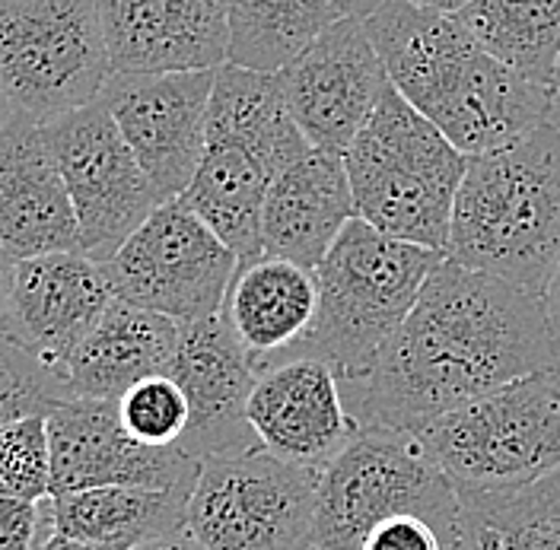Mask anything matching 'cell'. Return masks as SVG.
I'll list each match as a JSON object with an SVG mask.
<instances>
[{
  "label": "cell",
  "mask_w": 560,
  "mask_h": 550,
  "mask_svg": "<svg viewBox=\"0 0 560 550\" xmlns=\"http://www.w3.org/2000/svg\"><path fill=\"white\" fill-rule=\"evenodd\" d=\"M357 217L345 156L310 147L268 185L261 210L265 255L318 268L328 248Z\"/></svg>",
  "instance_id": "cell-20"
},
{
  "label": "cell",
  "mask_w": 560,
  "mask_h": 550,
  "mask_svg": "<svg viewBox=\"0 0 560 550\" xmlns=\"http://www.w3.org/2000/svg\"><path fill=\"white\" fill-rule=\"evenodd\" d=\"M446 258L541 293L560 261V128L468 156Z\"/></svg>",
  "instance_id": "cell-3"
},
{
  "label": "cell",
  "mask_w": 560,
  "mask_h": 550,
  "mask_svg": "<svg viewBox=\"0 0 560 550\" xmlns=\"http://www.w3.org/2000/svg\"><path fill=\"white\" fill-rule=\"evenodd\" d=\"M541 306H545V325H548V341H551V356L555 370H560V261L551 271L545 290H541Z\"/></svg>",
  "instance_id": "cell-34"
},
{
  "label": "cell",
  "mask_w": 560,
  "mask_h": 550,
  "mask_svg": "<svg viewBox=\"0 0 560 550\" xmlns=\"http://www.w3.org/2000/svg\"><path fill=\"white\" fill-rule=\"evenodd\" d=\"M551 86H555V93L560 96V58H558V68H555V83H551Z\"/></svg>",
  "instance_id": "cell-41"
},
{
  "label": "cell",
  "mask_w": 560,
  "mask_h": 550,
  "mask_svg": "<svg viewBox=\"0 0 560 550\" xmlns=\"http://www.w3.org/2000/svg\"><path fill=\"white\" fill-rule=\"evenodd\" d=\"M245 417L261 446L310 471H322L360 433L338 373L313 356L268 363Z\"/></svg>",
  "instance_id": "cell-17"
},
{
  "label": "cell",
  "mask_w": 560,
  "mask_h": 550,
  "mask_svg": "<svg viewBox=\"0 0 560 550\" xmlns=\"http://www.w3.org/2000/svg\"><path fill=\"white\" fill-rule=\"evenodd\" d=\"M366 30L392 86L462 153H490L551 125L558 93L497 61L455 13L385 0Z\"/></svg>",
  "instance_id": "cell-2"
},
{
  "label": "cell",
  "mask_w": 560,
  "mask_h": 550,
  "mask_svg": "<svg viewBox=\"0 0 560 550\" xmlns=\"http://www.w3.org/2000/svg\"><path fill=\"white\" fill-rule=\"evenodd\" d=\"M103 268L115 300L191 325L223 309L243 261L175 198L156 207Z\"/></svg>",
  "instance_id": "cell-10"
},
{
  "label": "cell",
  "mask_w": 560,
  "mask_h": 550,
  "mask_svg": "<svg viewBox=\"0 0 560 550\" xmlns=\"http://www.w3.org/2000/svg\"><path fill=\"white\" fill-rule=\"evenodd\" d=\"M443 261V251L395 239L353 217L315 268L318 309L310 335L280 360L313 356L328 363L341 382L363 378Z\"/></svg>",
  "instance_id": "cell-4"
},
{
  "label": "cell",
  "mask_w": 560,
  "mask_h": 550,
  "mask_svg": "<svg viewBox=\"0 0 560 550\" xmlns=\"http://www.w3.org/2000/svg\"><path fill=\"white\" fill-rule=\"evenodd\" d=\"M51 522V518H48ZM35 550H131L128 545H100V541H83V538H70L65 531H55L48 525V531L42 535V541Z\"/></svg>",
  "instance_id": "cell-35"
},
{
  "label": "cell",
  "mask_w": 560,
  "mask_h": 550,
  "mask_svg": "<svg viewBox=\"0 0 560 550\" xmlns=\"http://www.w3.org/2000/svg\"><path fill=\"white\" fill-rule=\"evenodd\" d=\"M541 370H555L541 293L446 258L373 370L341 391L360 430L418 433Z\"/></svg>",
  "instance_id": "cell-1"
},
{
  "label": "cell",
  "mask_w": 560,
  "mask_h": 550,
  "mask_svg": "<svg viewBox=\"0 0 560 550\" xmlns=\"http://www.w3.org/2000/svg\"><path fill=\"white\" fill-rule=\"evenodd\" d=\"M16 265H20V258L0 242V321H3L7 306H10V293H13V280H16Z\"/></svg>",
  "instance_id": "cell-37"
},
{
  "label": "cell",
  "mask_w": 560,
  "mask_h": 550,
  "mask_svg": "<svg viewBox=\"0 0 560 550\" xmlns=\"http://www.w3.org/2000/svg\"><path fill=\"white\" fill-rule=\"evenodd\" d=\"M315 309L318 280L313 268L275 255H261L240 268L223 303L236 335L255 353L261 370L310 335Z\"/></svg>",
  "instance_id": "cell-22"
},
{
  "label": "cell",
  "mask_w": 560,
  "mask_h": 550,
  "mask_svg": "<svg viewBox=\"0 0 560 550\" xmlns=\"http://www.w3.org/2000/svg\"><path fill=\"white\" fill-rule=\"evenodd\" d=\"M112 73L217 70L230 51L226 0H100Z\"/></svg>",
  "instance_id": "cell-18"
},
{
  "label": "cell",
  "mask_w": 560,
  "mask_h": 550,
  "mask_svg": "<svg viewBox=\"0 0 560 550\" xmlns=\"http://www.w3.org/2000/svg\"><path fill=\"white\" fill-rule=\"evenodd\" d=\"M278 80L306 140L338 156L348 153L392 83L360 16L335 20Z\"/></svg>",
  "instance_id": "cell-13"
},
{
  "label": "cell",
  "mask_w": 560,
  "mask_h": 550,
  "mask_svg": "<svg viewBox=\"0 0 560 550\" xmlns=\"http://www.w3.org/2000/svg\"><path fill=\"white\" fill-rule=\"evenodd\" d=\"M318 471L255 443L201 458L185 528L208 550H313Z\"/></svg>",
  "instance_id": "cell-9"
},
{
  "label": "cell",
  "mask_w": 560,
  "mask_h": 550,
  "mask_svg": "<svg viewBox=\"0 0 560 550\" xmlns=\"http://www.w3.org/2000/svg\"><path fill=\"white\" fill-rule=\"evenodd\" d=\"M208 140H226L255 153L271 175L313 147L287 108L278 73L240 68L233 61L217 68Z\"/></svg>",
  "instance_id": "cell-23"
},
{
  "label": "cell",
  "mask_w": 560,
  "mask_h": 550,
  "mask_svg": "<svg viewBox=\"0 0 560 550\" xmlns=\"http://www.w3.org/2000/svg\"><path fill=\"white\" fill-rule=\"evenodd\" d=\"M182 325L115 300L61 370L70 398L118 401L131 385L170 373Z\"/></svg>",
  "instance_id": "cell-21"
},
{
  "label": "cell",
  "mask_w": 560,
  "mask_h": 550,
  "mask_svg": "<svg viewBox=\"0 0 560 550\" xmlns=\"http://www.w3.org/2000/svg\"><path fill=\"white\" fill-rule=\"evenodd\" d=\"M453 550H560V471L516 493L462 496Z\"/></svg>",
  "instance_id": "cell-28"
},
{
  "label": "cell",
  "mask_w": 560,
  "mask_h": 550,
  "mask_svg": "<svg viewBox=\"0 0 560 550\" xmlns=\"http://www.w3.org/2000/svg\"><path fill=\"white\" fill-rule=\"evenodd\" d=\"M131 550H208L188 528H178L170 535H160V538H150V541H140Z\"/></svg>",
  "instance_id": "cell-36"
},
{
  "label": "cell",
  "mask_w": 560,
  "mask_h": 550,
  "mask_svg": "<svg viewBox=\"0 0 560 550\" xmlns=\"http://www.w3.org/2000/svg\"><path fill=\"white\" fill-rule=\"evenodd\" d=\"M497 61L555 90L560 58V0H471L455 13Z\"/></svg>",
  "instance_id": "cell-26"
},
{
  "label": "cell",
  "mask_w": 560,
  "mask_h": 550,
  "mask_svg": "<svg viewBox=\"0 0 560 550\" xmlns=\"http://www.w3.org/2000/svg\"><path fill=\"white\" fill-rule=\"evenodd\" d=\"M191 490H153V487H90L58 493L48 500V518L55 531L70 538L100 541V545H128L160 538L185 528Z\"/></svg>",
  "instance_id": "cell-25"
},
{
  "label": "cell",
  "mask_w": 560,
  "mask_h": 550,
  "mask_svg": "<svg viewBox=\"0 0 560 550\" xmlns=\"http://www.w3.org/2000/svg\"><path fill=\"white\" fill-rule=\"evenodd\" d=\"M328 3L335 7L338 16H360V20H366L370 13H376L383 7L385 0H328Z\"/></svg>",
  "instance_id": "cell-38"
},
{
  "label": "cell",
  "mask_w": 560,
  "mask_h": 550,
  "mask_svg": "<svg viewBox=\"0 0 560 550\" xmlns=\"http://www.w3.org/2000/svg\"><path fill=\"white\" fill-rule=\"evenodd\" d=\"M213 80L217 70H115L105 80L100 100L163 204L182 198L205 160Z\"/></svg>",
  "instance_id": "cell-12"
},
{
  "label": "cell",
  "mask_w": 560,
  "mask_h": 550,
  "mask_svg": "<svg viewBox=\"0 0 560 550\" xmlns=\"http://www.w3.org/2000/svg\"><path fill=\"white\" fill-rule=\"evenodd\" d=\"M363 550H446L430 522L418 516H395L376 525Z\"/></svg>",
  "instance_id": "cell-33"
},
{
  "label": "cell",
  "mask_w": 560,
  "mask_h": 550,
  "mask_svg": "<svg viewBox=\"0 0 560 550\" xmlns=\"http://www.w3.org/2000/svg\"><path fill=\"white\" fill-rule=\"evenodd\" d=\"M462 496L516 493L560 471V370L516 378L415 433Z\"/></svg>",
  "instance_id": "cell-7"
},
{
  "label": "cell",
  "mask_w": 560,
  "mask_h": 550,
  "mask_svg": "<svg viewBox=\"0 0 560 550\" xmlns=\"http://www.w3.org/2000/svg\"><path fill=\"white\" fill-rule=\"evenodd\" d=\"M271 178V169L255 153L226 140H208L205 160L178 201L195 210L245 268L265 255L261 210Z\"/></svg>",
  "instance_id": "cell-24"
},
{
  "label": "cell",
  "mask_w": 560,
  "mask_h": 550,
  "mask_svg": "<svg viewBox=\"0 0 560 550\" xmlns=\"http://www.w3.org/2000/svg\"><path fill=\"white\" fill-rule=\"evenodd\" d=\"M125 430L143 446H178L188 430V398L173 376H150L118 398Z\"/></svg>",
  "instance_id": "cell-31"
},
{
  "label": "cell",
  "mask_w": 560,
  "mask_h": 550,
  "mask_svg": "<svg viewBox=\"0 0 560 550\" xmlns=\"http://www.w3.org/2000/svg\"><path fill=\"white\" fill-rule=\"evenodd\" d=\"M226 61L261 73H280L341 20L328 0H226Z\"/></svg>",
  "instance_id": "cell-27"
},
{
  "label": "cell",
  "mask_w": 560,
  "mask_h": 550,
  "mask_svg": "<svg viewBox=\"0 0 560 550\" xmlns=\"http://www.w3.org/2000/svg\"><path fill=\"white\" fill-rule=\"evenodd\" d=\"M112 303L115 290L103 261L83 251L35 255L16 265L0 331L61 373Z\"/></svg>",
  "instance_id": "cell-16"
},
{
  "label": "cell",
  "mask_w": 560,
  "mask_h": 550,
  "mask_svg": "<svg viewBox=\"0 0 560 550\" xmlns=\"http://www.w3.org/2000/svg\"><path fill=\"white\" fill-rule=\"evenodd\" d=\"M68 395L58 370L0 331V426L23 417H48Z\"/></svg>",
  "instance_id": "cell-29"
},
{
  "label": "cell",
  "mask_w": 560,
  "mask_h": 550,
  "mask_svg": "<svg viewBox=\"0 0 560 550\" xmlns=\"http://www.w3.org/2000/svg\"><path fill=\"white\" fill-rule=\"evenodd\" d=\"M42 134L68 185L80 251L108 261L163 198L103 100L42 121Z\"/></svg>",
  "instance_id": "cell-11"
},
{
  "label": "cell",
  "mask_w": 560,
  "mask_h": 550,
  "mask_svg": "<svg viewBox=\"0 0 560 550\" xmlns=\"http://www.w3.org/2000/svg\"><path fill=\"white\" fill-rule=\"evenodd\" d=\"M423 7H433V10H443V13H458L462 7H468L471 0H415Z\"/></svg>",
  "instance_id": "cell-39"
},
{
  "label": "cell",
  "mask_w": 560,
  "mask_h": 550,
  "mask_svg": "<svg viewBox=\"0 0 560 550\" xmlns=\"http://www.w3.org/2000/svg\"><path fill=\"white\" fill-rule=\"evenodd\" d=\"M166 376L182 385L191 411L178 448L195 458H208L258 443L245 408L261 376V363L243 344L226 312L182 325Z\"/></svg>",
  "instance_id": "cell-15"
},
{
  "label": "cell",
  "mask_w": 560,
  "mask_h": 550,
  "mask_svg": "<svg viewBox=\"0 0 560 550\" xmlns=\"http://www.w3.org/2000/svg\"><path fill=\"white\" fill-rule=\"evenodd\" d=\"M357 217L395 239L443 251L468 153L392 83L345 153Z\"/></svg>",
  "instance_id": "cell-5"
},
{
  "label": "cell",
  "mask_w": 560,
  "mask_h": 550,
  "mask_svg": "<svg viewBox=\"0 0 560 550\" xmlns=\"http://www.w3.org/2000/svg\"><path fill=\"white\" fill-rule=\"evenodd\" d=\"M0 493L30 503L51 500L48 417H23L0 426Z\"/></svg>",
  "instance_id": "cell-30"
},
{
  "label": "cell",
  "mask_w": 560,
  "mask_h": 550,
  "mask_svg": "<svg viewBox=\"0 0 560 550\" xmlns=\"http://www.w3.org/2000/svg\"><path fill=\"white\" fill-rule=\"evenodd\" d=\"M13 115H16V108H13V103H10V100H7V93L0 90V131L10 125V118H13Z\"/></svg>",
  "instance_id": "cell-40"
},
{
  "label": "cell",
  "mask_w": 560,
  "mask_h": 550,
  "mask_svg": "<svg viewBox=\"0 0 560 550\" xmlns=\"http://www.w3.org/2000/svg\"><path fill=\"white\" fill-rule=\"evenodd\" d=\"M0 242L23 261L80 251V226L42 121L16 112L0 131Z\"/></svg>",
  "instance_id": "cell-19"
},
{
  "label": "cell",
  "mask_w": 560,
  "mask_h": 550,
  "mask_svg": "<svg viewBox=\"0 0 560 550\" xmlns=\"http://www.w3.org/2000/svg\"><path fill=\"white\" fill-rule=\"evenodd\" d=\"M51 496L90 487H153L191 490L201 458L178 446H143L118 413V401L65 398L48 413Z\"/></svg>",
  "instance_id": "cell-14"
},
{
  "label": "cell",
  "mask_w": 560,
  "mask_h": 550,
  "mask_svg": "<svg viewBox=\"0 0 560 550\" xmlns=\"http://www.w3.org/2000/svg\"><path fill=\"white\" fill-rule=\"evenodd\" d=\"M395 516H418L453 550L462 496L415 433L360 430L315 487L313 550H363L370 531Z\"/></svg>",
  "instance_id": "cell-6"
},
{
  "label": "cell",
  "mask_w": 560,
  "mask_h": 550,
  "mask_svg": "<svg viewBox=\"0 0 560 550\" xmlns=\"http://www.w3.org/2000/svg\"><path fill=\"white\" fill-rule=\"evenodd\" d=\"M112 58L100 0H0V90L48 121L96 103Z\"/></svg>",
  "instance_id": "cell-8"
},
{
  "label": "cell",
  "mask_w": 560,
  "mask_h": 550,
  "mask_svg": "<svg viewBox=\"0 0 560 550\" xmlns=\"http://www.w3.org/2000/svg\"><path fill=\"white\" fill-rule=\"evenodd\" d=\"M48 525V500L30 503L0 493V550H35Z\"/></svg>",
  "instance_id": "cell-32"
}]
</instances>
